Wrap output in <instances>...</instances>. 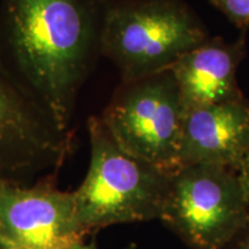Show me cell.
I'll list each match as a JSON object with an SVG mask.
<instances>
[{"label": "cell", "mask_w": 249, "mask_h": 249, "mask_svg": "<svg viewBox=\"0 0 249 249\" xmlns=\"http://www.w3.org/2000/svg\"><path fill=\"white\" fill-rule=\"evenodd\" d=\"M110 0H2L0 51L18 79L64 129L101 57Z\"/></svg>", "instance_id": "1"}, {"label": "cell", "mask_w": 249, "mask_h": 249, "mask_svg": "<svg viewBox=\"0 0 249 249\" xmlns=\"http://www.w3.org/2000/svg\"><path fill=\"white\" fill-rule=\"evenodd\" d=\"M90 163L74 193L77 225L85 236L114 224L160 219L171 173L128 154L101 117L87 123Z\"/></svg>", "instance_id": "2"}, {"label": "cell", "mask_w": 249, "mask_h": 249, "mask_svg": "<svg viewBox=\"0 0 249 249\" xmlns=\"http://www.w3.org/2000/svg\"><path fill=\"white\" fill-rule=\"evenodd\" d=\"M209 37L183 0H110L101 54L113 62L120 81H132L170 70Z\"/></svg>", "instance_id": "3"}, {"label": "cell", "mask_w": 249, "mask_h": 249, "mask_svg": "<svg viewBox=\"0 0 249 249\" xmlns=\"http://www.w3.org/2000/svg\"><path fill=\"white\" fill-rule=\"evenodd\" d=\"M193 249H224L249 222L238 171L192 164L171 173L160 219Z\"/></svg>", "instance_id": "4"}, {"label": "cell", "mask_w": 249, "mask_h": 249, "mask_svg": "<svg viewBox=\"0 0 249 249\" xmlns=\"http://www.w3.org/2000/svg\"><path fill=\"white\" fill-rule=\"evenodd\" d=\"M185 107L172 71L120 81L101 116L128 154L167 172L180 167Z\"/></svg>", "instance_id": "5"}, {"label": "cell", "mask_w": 249, "mask_h": 249, "mask_svg": "<svg viewBox=\"0 0 249 249\" xmlns=\"http://www.w3.org/2000/svg\"><path fill=\"white\" fill-rule=\"evenodd\" d=\"M13 73L0 51V179L29 185L55 177L76 148Z\"/></svg>", "instance_id": "6"}, {"label": "cell", "mask_w": 249, "mask_h": 249, "mask_svg": "<svg viewBox=\"0 0 249 249\" xmlns=\"http://www.w3.org/2000/svg\"><path fill=\"white\" fill-rule=\"evenodd\" d=\"M55 177L23 185L0 183V248L68 249L87 236L75 217L73 192L60 191Z\"/></svg>", "instance_id": "7"}, {"label": "cell", "mask_w": 249, "mask_h": 249, "mask_svg": "<svg viewBox=\"0 0 249 249\" xmlns=\"http://www.w3.org/2000/svg\"><path fill=\"white\" fill-rule=\"evenodd\" d=\"M249 154V102L246 98L187 110L180 167L207 164L240 170Z\"/></svg>", "instance_id": "8"}, {"label": "cell", "mask_w": 249, "mask_h": 249, "mask_svg": "<svg viewBox=\"0 0 249 249\" xmlns=\"http://www.w3.org/2000/svg\"><path fill=\"white\" fill-rule=\"evenodd\" d=\"M247 52L246 31L233 42L209 37L170 68L185 110L245 98L236 71Z\"/></svg>", "instance_id": "9"}, {"label": "cell", "mask_w": 249, "mask_h": 249, "mask_svg": "<svg viewBox=\"0 0 249 249\" xmlns=\"http://www.w3.org/2000/svg\"><path fill=\"white\" fill-rule=\"evenodd\" d=\"M218 11L241 31L249 28V0H209Z\"/></svg>", "instance_id": "10"}, {"label": "cell", "mask_w": 249, "mask_h": 249, "mask_svg": "<svg viewBox=\"0 0 249 249\" xmlns=\"http://www.w3.org/2000/svg\"><path fill=\"white\" fill-rule=\"evenodd\" d=\"M224 249H249V222Z\"/></svg>", "instance_id": "11"}, {"label": "cell", "mask_w": 249, "mask_h": 249, "mask_svg": "<svg viewBox=\"0 0 249 249\" xmlns=\"http://www.w3.org/2000/svg\"><path fill=\"white\" fill-rule=\"evenodd\" d=\"M239 176L242 181V185L245 187V191L247 193V196L249 198V154L246 156L245 160L242 161L240 170L238 171Z\"/></svg>", "instance_id": "12"}, {"label": "cell", "mask_w": 249, "mask_h": 249, "mask_svg": "<svg viewBox=\"0 0 249 249\" xmlns=\"http://www.w3.org/2000/svg\"><path fill=\"white\" fill-rule=\"evenodd\" d=\"M134 248H135V245H130L129 247L124 249H134ZM68 249H99V248L97 247V244H96L95 239H92V240L90 241H86V239H83V240L76 242L75 245H73Z\"/></svg>", "instance_id": "13"}, {"label": "cell", "mask_w": 249, "mask_h": 249, "mask_svg": "<svg viewBox=\"0 0 249 249\" xmlns=\"http://www.w3.org/2000/svg\"><path fill=\"white\" fill-rule=\"evenodd\" d=\"M0 249H21V248H0Z\"/></svg>", "instance_id": "14"}, {"label": "cell", "mask_w": 249, "mask_h": 249, "mask_svg": "<svg viewBox=\"0 0 249 249\" xmlns=\"http://www.w3.org/2000/svg\"><path fill=\"white\" fill-rule=\"evenodd\" d=\"M1 181H2V180H1V179H0V183H1Z\"/></svg>", "instance_id": "15"}]
</instances>
